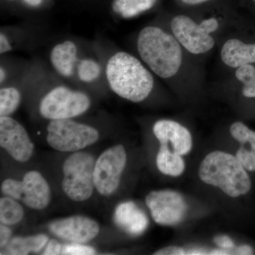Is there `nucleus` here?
<instances>
[{
    "label": "nucleus",
    "instance_id": "f257e3e1",
    "mask_svg": "<svg viewBox=\"0 0 255 255\" xmlns=\"http://www.w3.org/2000/svg\"><path fill=\"white\" fill-rule=\"evenodd\" d=\"M107 77L117 95L135 103L145 100L153 88V78L148 70L136 58L125 52L116 53L109 60Z\"/></svg>",
    "mask_w": 255,
    "mask_h": 255
},
{
    "label": "nucleus",
    "instance_id": "f03ea898",
    "mask_svg": "<svg viewBox=\"0 0 255 255\" xmlns=\"http://www.w3.org/2000/svg\"><path fill=\"white\" fill-rule=\"evenodd\" d=\"M137 45L142 60L160 78H171L179 71L182 48L172 35L161 28L147 26L140 31Z\"/></svg>",
    "mask_w": 255,
    "mask_h": 255
},
{
    "label": "nucleus",
    "instance_id": "7ed1b4c3",
    "mask_svg": "<svg viewBox=\"0 0 255 255\" xmlns=\"http://www.w3.org/2000/svg\"><path fill=\"white\" fill-rule=\"evenodd\" d=\"M201 180L219 188L228 196L236 198L251 191L249 174L236 156L214 151L206 156L199 169Z\"/></svg>",
    "mask_w": 255,
    "mask_h": 255
},
{
    "label": "nucleus",
    "instance_id": "20e7f679",
    "mask_svg": "<svg viewBox=\"0 0 255 255\" xmlns=\"http://www.w3.org/2000/svg\"><path fill=\"white\" fill-rule=\"evenodd\" d=\"M95 158L85 152H73L64 162L62 188L69 199L85 201L91 197L95 188Z\"/></svg>",
    "mask_w": 255,
    "mask_h": 255
},
{
    "label": "nucleus",
    "instance_id": "39448f33",
    "mask_svg": "<svg viewBox=\"0 0 255 255\" xmlns=\"http://www.w3.org/2000/svg\"><path fill=\"white\" fill-rule=\"evenodd\" d=\"M47 142L55 150L75 152L93 145L100 133L95 128L67 119L52 120L47 128Z\"/></svg>",
    "mask_w": 255,
    "mask_h": 255
},
{
    "label": "nucleus",
    "instance_id": "423d86ee",
    "mask_svg": "<svg viewBox=\"0 0 255 255\" xmlns=\"http://www.w3.org/2000/svg\"><path fill=\"white\" fill-rule=\"evenodd\" d=\"M1 191L5 196L21 201L30 209H44L50 204V189L46 179L38 171H30L22 180L5 179Z\"/></svg>",
    "mask_w": 255,
    "mask_h": 255
},
{
    "label": "nucleus",
    "instance_id": "0eeeda50",
    "mask_svg": "<svg viewBox=\"0 0 255 255\" xmlns=\"http://www.w3.org/2000/svg\"><path fill=\"white\" fill-rule=\"evenodd\" d=\"M218 27L219 22L216 18L204 20L197 24L184 15L175 16L171 23V28L177 41L193 54L206 53L214 47V38L209 34Z\"/></svg>",
    "mask_w": 255,
    "mask_h": 255
},
{
    "label": "nucleus",
    "instance_id": "6e6552de",
    "mask_svg": "<svg viewBox=\"0 0 255 255\" xmlns=\"http://www.w3.org/2000/svg\"><path fill=\"white\" fill-rule=\"evenodd\" d=\"M90 107L88 96L58 87L47 94L40 105L42 117L50 120L71 119L85 113Z\"/></svg>",
    "mask_w": 255,
    "mask_h": 255
},
{
    "label": "nucleus",
    "instance_id": "1a4fd4ad",
    "mask_svg": "<svg viewBox=\"0 0 255 255\" xmlns=\"http://www.w3.org/2000/svg\"><path fill=\"white\" fill-rule=\"evenodd\" d=\"M127 162V152L122 145H114L101 154L94 171L95 189L101 195L111 196L117 190Z\"/></svg>",
    "mask_w": 255,
    "mask_h": 255
},
{
    "label": "nucleus",
    "instance_id": "9d476101",
    "mask_svg": "<svg viewBox=\"0 0 255 255\" xmlns=\"http://www.w3.org/2000/svg\"><path fill=\"white\" fill-rule=\"evenodd\" d=\"M145 203L154 221L162 226L180 223L187 209L183 196L173 191H151L146 196Z\"/></svg>",
    "mask_w": 255,
    "mask_h": 255
},
{
    "label": "nucleus",
    "instance_id": "9b49d317",
    "mask_svg": "<svg viewBox=\"0 0 255 255\" xmlns=\"http://www.w3.org/2000/svg\"><path fill=\"white\" fill-rule=\"evenodd\" d=\"M0 145L20 162H27L34 150L26 129L9 117H0Z\"/></svg>",
    "mask_w": 255,
    "mask_h": 255
},
{
    "label": "nucleus",
    "instance_id": "f8f14e48",
    "mask_svg": "<svg viewBox=\"0 0 255 255\" xmlns=\"http://www.w3.org/2000/svg\"><path fill=\"white\" fill-rule=\"evenodd\" d=\"M49 230L57 237L65 241L84 244L97 237L100 233V226L90 218L74 216L53 221L50 223Z\"/></svg>",
    "mask_w": 255,
    "mask_h": 255
},
{
    "label": "nucleus",
    "instance_id": "ddd939ff",
    "mask_svg": "<svg viewBox=\"0 0 255 255\" xmlns=\"http://www.w3.org/2000/svg\"><path fill=\"white\" fill-rule=\"evenodd\" d=\"M154 135L159 143L171 145L172 151L186 155L192 148V137L187 128L170 120H160L154 125Z\"/></svg>",
    "mask_w": 255,
    "mask_h": 255
},
{
    "label": "nucleus",
    "instance_id": "4468645a",
    "mask_svg": "<svg viewBox=\"0 0 255 255\" xmlns=\"http://www.w3.org/2000/svg\"><path fill=\"white\" fill-rule=\"evenodd\" d=\"M115 221L119 227L132 236L141 234L148 225L146 215L131 201L118 206L115 211Z\"/></svg>",
    "mask_w": 255,
    "mask_h": 255
},
{
    "label": "nucleus",
    "instance_id": "2eb2a0df",
    "mask_svg": "<svg viewBox=\"0 0 255 255\" xmlns=\"http://www.w3.org/2000/svg\"><path fill=\"white\" fill-rule=\"evenodd\" d=\"M221 59L231 68L255 63V43L246 44L238 39L228 40L221 50Z\"/></svg>",
    "mask_w": 255,
    "mask_h": 255
},
{
    "label": "nucleus",
    "instance_id": "dca6fc26",
    "mask_svg": "<svg viewBox=\"0 0 255 255\" xmlns=\"http://www.w3.org/2000/svg\"><path fill=\"white\" fill-rule=\"evenodd\" d=\"M77 48L73 42L67 41L53 48L50 60L55 70L65 77L71 76L76 60Z\"/></svg>",
    "mask_w": 255,
    "mask_h": 255
},
{
    "label": "nucleus",
    "instance_id": "f3484780",
    "mask_svg": "<svg viewBox=\"0 0 255 255\" xmlns=\"http://www.w3.org/2000/svg\"><path fill=\"white\" fill-rule=\"evenodd\" d=\"M156 164L159 172L172 177H179L185 169V163L182 156L171 150L169 145L165 143H160Z\"/></svg>",
    "mask_w": 255,
    "mask_h": 255
},
{
    "label": "nucleus",
    "instance_id": "a211bd4d",
    "mask_svg": "<svg viewBox=\"0 0 255 255\" xmlns=\"http://www.w3.org/2000/svg\"><path fill=\"white\" fill-rule=\"evenodd\" d=\"M48 243V236L43 234L26 238L16 237L11 239L4 248L6 254L25 255L41 251Z\"/></svg>",
    "mask_w": 255,
    "mask_h": 255
},
{
    "label": "nucleus",
    "instance_id": "6ab92c4d",
    "mask_svg": "<svg viewBox=\"0 0 255 255\" xmlns=\"http://www.w3.org/2000/svg\"><path fill=\"white\" fill-rule=\"evenodd\" d=\"M157 0H114L112 8L114 12L122 17H134L151 9Z\"/></svg>",
    "mask_w": 255,
    "mask_h": 255
},
{
    "label": "nucleus",
    "instance_id": "aec40b11",
    "mask_svg": "<svg viewBox=\"0 0 255 255\" xmlns=\"http://www.w3.org/2000/svg\"><path fill=\"white\" fill-rule=\"evenodd\" d=\"M16 201L7 196L0 199V221L2 224L13 226L22 220L24 211Z\"/></svg>",
    "mask_w": 255,
    "mask_h": 255
},
{
    "label": "nucleus",
    "instance_id": "412c9836",
    "mask_svg": "<svg viewBox=\"0 0 255 255\" xmlns=\"http://www.w3.org/2000/svg\"><path fill=\"white\" fill-rule=\"evenodd\" d=\"M21 102V95L13 87L0 90V117H9L17 110Z\"/></svg>",
    "mask_w": 255,
    "mask_h": 255
},
{
    "label": "nucleus",
    "instance_id": "4be33fe9",
    "mask_svg": "<svg viewBox=\"0 0 255 255\" xmlns=\"http://www.w3.org/2000/svg\"><path fill=\"white\" fill-rule=\"evenodd\" d=\"M236 78L244 85L243 94L248 98H255V68L253 65H243L238 68Z\"/></svg>",
    "mask_w": 255,
    "mask_h": 255
},
{
    "label": "nucleus",
    "instance_id": "5701e85b",
    "mask_svg": "<svg viewBox=\"0 0 255 255\" xmlns=\"http://www.w3.org/2000/svg\"><path fill=\"white\" fill-rule=\"evenodd\" d=\"M230 131L231 135L241 145L249 144L251 147L255 146V131L242 122L233 124L230 128Z\"/></svg>",
    "mask_w": 255,
    "mask_h": 255
},
{
    "label": "nucleus",
    "instance_id": "b1692460",
    "mask_svg": "<svg viewBox=\"0 0 255 255\" xmlns=\"http://www.w3.org/2000/svg\"><path fill=\"white\" fill-rule=\"evenodd\" d=\"M100 65L92 60H83L78 66V75L80 80L86 82H91L100 76Z\"/></svg>",
    "mask_w": 255,
    "mask_h": 255
},
{
    "label": "nucleus",
    "instance_id": "393cba45",
    "mask_svg": "<svg viewBox=\"0 0 255 255\" xmlns=\"http://www.w3.org/2000/svg\"><path fill=\"white\" fill-rule=\"evenodd\" d=\"M236 156L246 170L255 172V146H251V149L241 146Z\"/></svg>",
    "mask_w": 255,
    "mask_h": 255
},
{
    "label": "nucleus",
    "instance_id": "a878e982",
    "mask_svg": "<svg viewBox=\"0 0 255 255\" xmlns=\"http://www.w3.org/2000/svg\"><path fill=\"white\" fill-rule=\"evenodd\" d=\"M61 254L70 255H95L96 251L90 246H84L82 243L68 244L63 247Z\"/></svg>",
    "mask_w": 255,
    "mask_h": 255
},
{
    "label": "nucleus",
    "instance_id": "bb28decb",
    "mask_svg": "<svg viewBox=\"0 0 255 255\" xmlns=\"http://www.w3.org/2000/svg\"><path fill=\"white\" fill-rule=\"evenodd\" d=\"M11 231L6 225L1 223L0 226V247L1 249L7 246L11 241Z\"/></svg>",
    "mask_w": 255,
    "mask_h": 255
},
{
    "label": "nucleus",
    "instance_id": "cd10ccee",
    "mask_svg": "<svg viewBox=\"0 0 255 255\" xmlns=\"http://www.w3.org/2000/svg\"><path fill=\"white\" fill-rule=\"evenodd\" d=\"M155 255H186V251L182 248L176 246L166 247L162 249L156 251Z\"/></svg>",
    "mask_w": 255,
    "mask_h": 255
},
{
    "label": "nucleus",
    "instance_id": "c85d7f7f",
    "mask_svg": "<svg viewBox=\"0 0 255 255\" xmlns=\"http://www.w3.org/2000/svg\"><path fill=\"white\" fill-rule=\"evenodd\" d=\"M62 249L63 247L60 244L59 242L55 240H50L43 254L45 255H60L61 254Z\"/></svg>",
    "mask_w": 255,
    "mask_h": 255
},
{
    "label": "nucleus",
    "instance_id": "c756f323",
    "mask_svg": "<svg viewBox=\"0 0 255 255\" xmlns=\"http://www.w3.org/2000/svg\"><path fill=\"white\" fill-rule=\"evenodd\" d=\"M214 243L223 249H233L235 247L233 240L227 236H216L214 238Z\"/></svg>",
    "mask_w": 255,
    "mask_h": 255
},
{
    "label": "nucleus",
    "instance_id": "7c9ffc66",
    "mask_svg": "<svg viewBox=\"0 0 255 255\" xmlns=\"http://www.w3.org/2000/svg\"><path fill=\"white\" fill-rule=\"evenodd\" d=\"M11 49V46H10L7 38L4 34L1 33L0 34V53H4L9 51Z\"/></svg>",
    "mask_w": 255,
    "mask_h": 255
},
{
    "label": "nucleus",
    "instance_id": "2f4dec72",
    "mask_svg": "<svg viewBox=\"0 0 255 255\" xmlns=\"http://www.w3.org/2000/svg\"><path fill=\"white\" fill-rule=\"evenodd\" d=\"M236 253L237 255H251L254 254V250L250 246H241L236 248Z\"/></svg>",
    "mask_w": 255,
    "mask_h": 255
},
{
    "label": "nucleus",
    "instance_id": "473e14b6",
    "mask_svg": "<svg viewBox=\"0 0 255 255\" xmlns=\"http://www.w3.org/2000/svg\"><path fill=\"white\" fill-rule=\"evenodd\" d=\"M208 253H209V252L201 249H192L186 251V255H207Z\"/></svg>",
    "mask_w": 255,
    "mask_h": 255
},
{
    "label": "nucleus",
    "instance_id": "72a5a7b5",
    "mask_svg": "<svg viewBox=\"0 0 255 255\" xmlns=\"http://www.w3.org/2000/svg\"><path fill=\"white\" fill-rule=\"evenodd\" d=\"M229 252L225 251V250H214L209 252L208 255H229Z\"/></svg>",
    "mask_w": 255,
    "mask_h": 255
},
{
    "label": "nucleus",
    "instance_id": "f704fd0d",
    "mask_svg": "<svg viewBox=\"0 0 255 255\" xmlns=\"http://www.w3.org/2000/svg\"><path fill=\"white\" fill-rule=\"evenodd\" d=\"M183 2L187 4H198L200 3L204 2V1H209V0H182Z\"/></svg>",
    "mask_w": 255,
    "mask_h": 255
},
{
    "label": "nucleus",
    "instance_id": "c9c22d12",
    "mask_svg": "<svg viewBox=\"0 0 255 255\" xmlns=\"http://www.w3.org/2000/svg\"><path fill=\"white\" fill-rule=\"evenodd\" d=\"M28 4L33 6H37L41 4L42 0H24Z\"/></svg>",
    "mask_w": 255,
    "mask_h": 255
},
{
    "label": "nucleus",
    "instance_id": "e433bc0d",
    "mask_svg": "<svg viewBox=\"0 0 255 255\" xmlns=\"http://www.w3.org/2000/svg\"><path fill=\"white\" fill-rule=\"evenodd\" d=\"M0 72H1V82H2L3 81H4L5 78L4 71L2 68H1V70H0Z\"/></svg>",
    "mask_w": 255,
    "mask_h": 255
},
{
    "label": "nucleus",
    "instance_id": "4c0bfd02",
    "mask_svg": "<svg viewBox=\"0 0 255 255\" xmlns=\"http://www.w3.org/2000/svg\"><path fill=\"white\" fill-rule=\"evenodd\" d=\"M10 1H13V0H10Z\"/></svg>",
    "mask_w": 255,
    "mask_h": 255
},
{
    "label": "nucleus",
    "instance_id": "58836bf2",
    "mask_svg": "<svg viewBox=\"0 0 255 255\" xmlns=\"http://www.w3.org/2000/svg\"></svg>",
    "mask_w": 255,
    "mask_h": 255
}]
</instances>
